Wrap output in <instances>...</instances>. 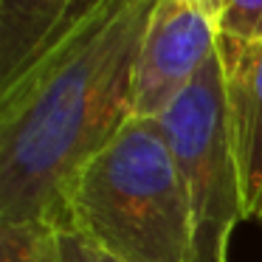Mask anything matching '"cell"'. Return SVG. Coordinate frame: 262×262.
Returning a JSON list of instances; mask_svg holds the SVG:
<instances>
[{"instance_id": "cell-1", "label": "cell", "mask_w": 262, "mask_h": 262, "mask_svg": "<svg viewBox=\"0 0 262 262\" xmlns=\"http://www.w3.org/2000/svg\"><path fill=\"white\" fill-rule=\"evenodd\" d=\"M155 0H110L0 93V226L65 220L76 172L133 119V71Z\"/></svg>"}, {"instance_id": "cell-2", "label": "cell", "mask_w": 262, "mask_h": 262, "mask_svg": "<svg viewBox=\"0 0 262 262\" xmlns=\"http://www.w3.org/2000/svg\"><path fill=\"white\" fill-rule=\"evenodd\" d=\"M59 228L119 262H192V206L158 121L133 116L76 172Z\"/></svg>"}, {"instance_id": "cell-3", "label": "cell", "mask_w": 262, "mask_h": 262, "mask_svg": "<svg viewBox=\"0 0 262 262\" xmlns=\"http://www.w3.org/2000/svg\"><path fill=\"white\" fill-rule=\"evenodd\" d=\"M192 206V262H228V243L243 209V183L228 130L220 54L158 116Z\"/></svg>"}, {"instance_id": "cell-4", "label": "cell", "mask_w": 262, "mask_h": 262, "mask_svg": "<svg viewBox=\"0 0 262 262\" xmlns=\"http://www.w3.org/2000/svg\"><path fill=\"white\" fill-rule=\"evenodd\" d=\"M217 54V23L198 0H155L133 71V116L155 121Z\"/></svg>"}, {"instance_id": "cell-5", "label": "cell", "mask_w": 262, "mask_h": 262, "mask_svg": "<svg viewBox=\"0 0 262 262\" xmlns=\"http://www.w3.org/2000/svg\"><path fill=\"white\" fill-rule=\"evenodd\" d=\"M217 54L223 62L245 220L262 223V42H237L217 34Z\"/></svg>"}, {"instance_id": "cell-6", "label": "cell", "mask_w": 262, "mask_h": 262, "mask_svg": "<svg viewBox=\"0 0 262 262\" xmlns=\"http://www.w3.org/2000/svg\"><path fill=\"white\" fill-rule=\"evenodd\" d=\"M110 0H0V93L99 14Z\"/></svg>"}, {"instance_id": "cell-7", "label": "cell", "mask_w": 262, "mask_h": 262, "mask_svg": "<svg viewBox=\"0 0 262 262\" xmlns=\"http://www.w3.org/2000/svg\"><path fill=\"white\" fill-rule=\"evenodd\" d=\"M0 262H51V226H0Z\"/></svg>"}, {"instance_id": "cell-8", "label": "cell", "mask_w": 262, "mask_h": 262, "mask_svg": "<svg viewBox=\"0 0 262 262\" xmlns=\"http://www.w3.org/2000/svg\"><path fill=\"white\" fill-rule=\"evenodd\" d=\"M214 23L220 37L237 42H262V0H226Z\"/></svg>"}, {"instance_id": "cell-9", "label": "cell", "mask_w": 262, "mask_h": 262, "mask_svg": "<svg viewBox=\"0 0 262 262\" xmlns=\"http://www.w3.org/2000/svg\"><path fill=\"white\" fill-rule=\"evenodd\" d=\"M51 262H93L88 243L71 228H51Z\"/></svg>"}, {"instance_id": "cell-10", "label": "cell", "mask_w": 262, "mask_h": 262, "mask_svg": "<svg viewBox=\"0 0 262 262\" xmlns=\"http://www.w3.org/2000/svg\"><path fill=\"white\" fill-rule=\"evenodd\" d=\"M198 3H200V6H203L206 12L211 14V17L217 20V12H220V9H223V3H226V0H198Z\"/></svg>"}, {"instance_id": "cell-11", "label": "cell", "mask_w": 262, "mask_h": 262, "mask_svg": "<svg viewBox=\"0 0 262 262\" xmlns=\"http://www.w3.org/2000/svg\"><path fill=\"white\" fill-rule=\"evenodd\" d=\"M88 248H91V245H88ZM91 259H93V262H119L116 256L104 254V251H96V248H91Z\"/></svg>"}]
</instances>
